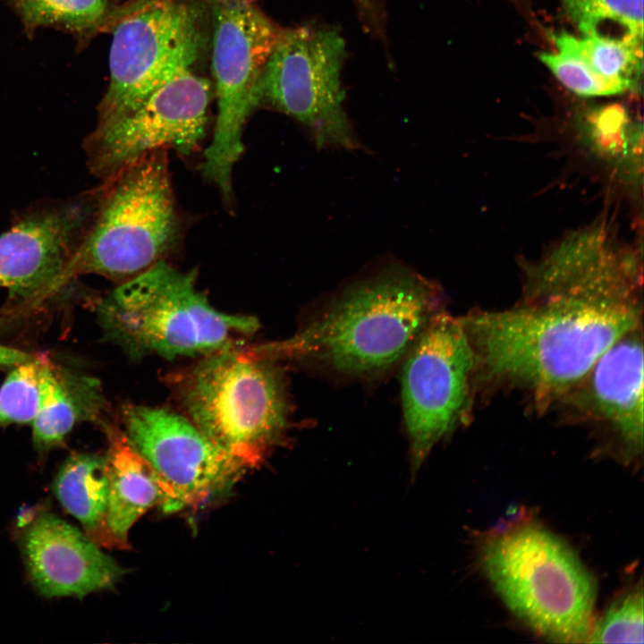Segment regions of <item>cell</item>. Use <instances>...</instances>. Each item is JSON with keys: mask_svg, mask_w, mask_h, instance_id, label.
I'll list each match as a JSON object with an SVG mask.
<instances>
[{"mask_svg": "<svg viewBox=\"0 0 644 644\" xmlns=\"http://www.w3.org/2000/svg\"><path fill=\"white\" fill-rule=\"evenodd\" d=\"M106 336L131 358L174 360L242 345L259 327L248 315L216 309L197 287V272L159 260L120 284L97 307Z\"/></svg>", "mask_w": 644, "mask_h": 644, "instance_id": "3957f363", "label": "cell"}, {"mask_svg": "<svg viewBox=\"0 0 644 644\" xmlns=\"http://www.w3.org/2000/svg\"><path fill=\"white\" fill-rule=\"evenodd\" d=\"M344 39L334 29H282L255 89L256 109L292 117L318 149H364L344 111Z\"/></svg>", "mask_w": 644, "mask_h": 644, "instance_id": "9c48e42d", "label": "cell"}, {"mask_svg": "<svg viewBox=\"0 0 644 644\" xmlns=\"http://www.w3.org/2000/svg\"><path fill=\"white\" fill-rule=\"evenodd\" d=\"M357 1L363 7V9L365 11L373 10V4L371 3V0H357Z\"/></svg>", "mask_w": 644, "mask_h": 644, "instance_id": "484cf974", "label": "cell"}, {"mask_svg": "<svg viewBox=\"0 0 644 644\" xmlns=\"http://www.w3.org/2000/svg\"><path fill=\"white\" fill-rule=\"evenodd\" d=\"M479 562L506 606L538 635L588 642L595 581L560 538L534 523L513 526L483 539Z\"/></svg>", "mask_w": 644, "mask_h": 644, "instance_id": "5b68a950", "label": "cell"}, {"mask_svg": "<svg viewBox=\"0 0 644 644\" xmlns=\"http://www.w3.org/2000/svg\"><path fill=\"white\" fill-rule=\"evenodd\" d=\"M208 21L207 0H136L109 13L110 80L95 128L129 114L156 89L192 70L206 47Z\"/></svg>", "mask_w": 644, "mask_h": 644, "instance_id": "52a82bcc", "label": "cell"}, {"mask_svg": "<svg viewBox=\"0 0 644 644\" xmlns=\"http://www.w3.org/2000/svg\"><path fill=\"white\" fill-rule=\"evenodd\" d=\"M207 2L217 115L212 140L204 152L202 174L232 208V174L244 151L243 131L256 110L255 89L282 28L264 13L258 0Z\"/></svg>", "mask_w": 644, "mask_h": 644, "instance_id": "ba28073f", "label": "cell"}, {"mask_svg": "<svg viewBox=\"0 0 644 644\" xmlns=\"http://www.w3.org/2000/svg\"><path fill=\"white\" fill-rule=\"evenodd\" d=\"M28 32L62 29L85 36L105 25L106 0H8Z\"/></svg>", "mask_w": 644, "mask_h": 644, "instance_id": "d6986e66", "label": "cell"}, {"mask_svg": "<svg viewBox=\"0 0 644 644\" xmlns=\"http://www.w3.org/2000/svg\"><path fill=\"white\" fill-rule=\"evenodd\" d=\"M475 357L461 318H432L404 356L402 405L414 476L434 445L463 421Z\"/></svg>", "mask_w": 644, "mask_h": 644, "instance_id": "30bf717a", "label": "cell"}, {"mask_svg": "<svg viewBox=\"0 0 644 644\" xmlns=\"http://www.w3.org/2000/svg\"><path fill=\"white\" fill-rule=\"evenodd\" d=\"M99 190L35 208L0 235V287L36 301L55 292L92 222Z\"/></svg>", "mask_w": 644, "mask_h": 644, "instance_id": "4fadbf2b", "label": "cell"}, {"mask_svg": "<svg viewBox=\"0 0 644 644\" xmlns=\"http://www.w3.org/2000/svg\"><path fill=\"white\" fill-rule=\"evenodd\" d=\"M643 591L634 587L621 595L592 625L588 642L642 643Z\"/></svg>", "mask_w": 644, "mask_h": 644, "instance_id": "cb8c5ba5", "label": "cell"}, {"mask_svg": "<svg viewBox=\"0 0 644 644\" xmlns=\"http://www.w3.org/2000/svg\"><path fill=\"white\" fill-rule=\"evenodd\" d=\"M211 97L208 80L192 70L177 75L134 110L87 136L90 172L105 181L157 149L192 154L205 138Z\"/></svg>", "mask_w": 644, "mask_h": 644, "instance_id": "8fae6325", "label": "cell"}, {"mask_svg": "<svg viewBox=\"0 0 644 644\" xmlns=\"http://www.w3.org/2000/svg\"><path fill=\"white\" fill-rule=\"evenodd\" d=\"M106 401L98 380L55 367L43 355L40 400L32 423L33 443L46 452L64 443L79 421H100Z\"/></svg>", "mask_w": 644, "mask_h": 644, "instance_id": "e0dca14e", "label": "cell"}, {"mask_svg": "<svg viewBox=\"0 0 644 644\" xmlns=\"http://www.w3.org/2000/svg\"><path fill=\"white\" fill-rule=\"evenodd\" d=\"M279 365L240 345L203 356L172 383L185 417L249 469L288 430L291 405Z\"/></svg>", "mask_w": 644, "mask_h": 644, "instance_id": "277c9868", "label": "cell"}, {"mask_svg": "<svg viewBox=\"0 0 644 644\" xmlns=\"http://www.w3.org/2000/svg\"><path fill=\"white\" fill-rule=\"evenodd\" d=\"M29 577L46 597L85 596L113 588L124 570L86 534L52 513H39L22 531Z\"/></svg>", "mask_w": 644, "mask_h": 644, "instance_id": "5bb4252c", "label": "cell"}, {"mask_svg": "<svg viewBox=\"0 0 644 644\" xmlns=\"http://www.w3.org/2000/svg\"><path fill=\"white\" fill-rule=\"evenodd\" d=\"M583 36L598 35L601 26L615 24L625 37L643 40V0H562Z\"/></svg>", "mask_w": 644, "mask_h": 644, "instance_id": "44dd1931", "label": "cell"}, {"mask_svg": "<svg viewBox=\"0 0 644 644\" xmlns=\"http://www.w3.org/2000/svg\"><path fill=\"white\" fill-rule=\"evenodd\" d=\"M104 182L90 226L62 275V287L85 274L121 284L165 259L180 242L182 223L166 149L141 157Z\"/></svg>", "mask_w": 644, "mask_h": 644, "instance_id": "8992f818", "label": "cell"}, {"mask_svg": "<svg viewBox=\"0 0 644 644\" xmlns=\"http://www.w3.org/2000/svg\"><path fill=\"white\" fill-rule=\"evenodd\" d=\"M443 305L434 282L390 264L347 285L289 338L251 348L340 376L372 377L404 358Z\"/></svg>", "mask_w": 644, "mask_h": 644, "instance_id": "7a4b0ae2", "label": "cell"}, {"mask_svg": "<svg viewBox=\"0 0 644 644\" xmlns=\"http://www.w3.org/2000/svg\"><path fill=\"white\" fill-rule=\"evenodd\" d=\"M36 357L37 355L0 345V369L14 368Z\"/></svg>", "mask_w": 644, "mask_h": 644, "instance_id": "d4e9b609", "label": "cell"}, {"mask_svg": "<svg viewBox=\"0 0 644 644\" xmlns=\"http://www.w3.org/2000/svg\"><path fill=\"white\" fill-rule=\"evenodd\" d=\"M43 355L21 363L0 387V427L32 424L40 400V365Z\"/></svg>", "mask_w": 644, "mask_h": 644, "instance_id": "603a6c76", "label": "cell"}, {"mask_svg": "<svg viewBox=\"0 0 644 644\" xmlns=\"http://www.w3.org/2000/svg\"><path fill=\"white\" fill-rule=\"evenodd\" d=\"M557 53L541 52L539 60L565 87L584 97L615 95L628 90L616 82L597 75L580 57L570 42L569 33L554 35Z\"/></svg>", "mask_w": 644, "mask_h": 644, "instance_id": "7402d4cb", "label": "cell"}, {"mask_svg": "<svg viewBox=\"0 0 644 644\" xmlns=\"http://www.w3.org/2000/svg\"><path fill=\"white\" fill-rule=\"evenodd\" d=\"M642 298L554 295L461 317L479 370L539 409L571 392L601 355L642 326Z\"/></svg>", "mask_w": 644, "mask_h": 644, "instance_id": "6da1fadb", "label": "cell"}, {"mask_svg": "<svg viewBox=\"0 0 644 644\" xmlns=\"http://www.w3.org/2000/svg\"><path fill=\"white\" fill-rule=\"evenodd\" d=\"M53 491L63 507L75 517L97 546L120 549L108 522V481L103 456L74 453L60 467Z\"/></svg>", "mask_w": 644, "mask_h": 644, "instance_id": "ac0fdd59", "label": "cell"}, {"mask_svg": "<svg viewBox=\"0 0 644 644\" xmlns=\"http://www.w3.org/2000/svg\"><path fill=\"white\" fill-rule=\"evenodd\" d=\"M108 450L107 522L120 549H128L129 532L149 509L159 506L173 513L183 508L174 490L130 445L123 431L106 426Z\"/></svg>", "mask_w": 644, "mask_h": 644, "instance_id": "2e32d148", "label": "cell"}, {"mask_svg": "<svg viewBox=\"0 0 644 644\" xmlns=\"http://www.w3.org/2000/svg\"><path fill=\"white\" fill-rule=\"evenodd\" d=\"M123 433L185 506H199L227 490L248 469L187 417L165 408L127 404Z\"/></svg>", "mask_w": 644, "mask_h": 644, "instance_id": "7c38bea8", "label": "cell"}, {"mask_svg": "<svg viewBox=\"0 0 644 644\" xmlns=\"http://www.w3.org/2000/svg\"><path fill=\"white\" fill-rule=\"evenodd\" d=\"M572 46L600 77L628 89L637 85L642 72V41L627 37L601 35L579 38L569 34Z\"/></svg>", "mask_w": 644, "mask_h": 644, "instance_id": "ffe728a7", "label": "cell"}, {"mask_svg": "<svg viewBox=\"0 0 644 644\" xmlns=\"http://www.w3.org/2000/svg\"><path fill=\"white\" fill-rule=\"evenodd\" d=\"M572 414L602 424L627 454L643 449L642 326L623 335L560 400Z\"/></svg>", "mask_w": 644, "mask_h": 644, "instance_id": "9a60e30c", "label": "cell"}]
</instances>
